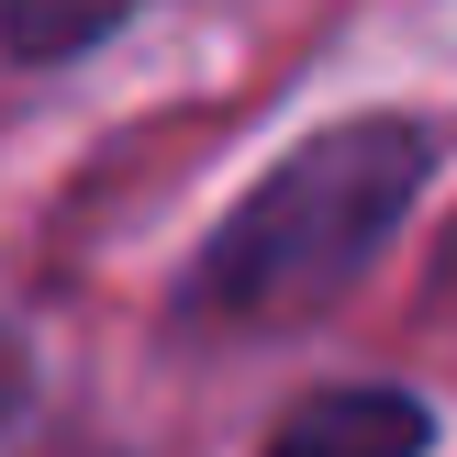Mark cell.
<instances>
[{
    "instance_id": "obj_3",
    "label": "cell",
    "mask_w": 457,
    "mask_h": 457,
    "mask_svg": "<svg viewBox=\"0 0 457 457\" xmlns=\"http://www.w3.org/2000/svg\"><path fill=\"white\" fill-rule=\"evenodd\" d=\"M134 12H156V0H0V56L12 67H67L89 45H112Z\"/></svg>"
},
{
    "instance_id": "obj_1",
    "label": "cell",
    "mask_w": 457,
    "mask_h": 457,
    "mask_svg": "<svg viewBox=\"0 0 457 457\" xmlns=\"http://www.w3.org/2000/svg\"><path fill=\"white\" fill-rule=\"evenodd\" d=\"M446 168V134L424 112H346L312 123L279 168L245 179V201L190 245L179 268V324L190 335H290L324 324L357 279L402 245L424 179Z\"/></svg>"
},
{
    "instance_id": "obj_4",
    "label": "cell",
    "mask_w": 457,
    "mask_h": 457,
    "mask_svg": "<svg viewBox=\"0 0 457 457\" xmlns=\"http://www.w3.org/2000/svg\"><path fill=\"white\" fill-rule=\"evenodd\" d=\"M22 402H34V346H22V324H0V436L22 424Z\"/></svg>"
},
{
    "instance_id": "obj_2",
    "label": "cell",
    "mask_w": 457,
    "mask_h": 457,
    "mask_svg": "<svg viewBox=\"0 0 457 457\" xmlns=\"http://www.w3.org/2000/svg\"><path fill=\"white\" fill-rule=\"evenodd\" d=\"M257 457H436V402L402 379H324L257 436Z\"/></svg>"
}]
</instances>
